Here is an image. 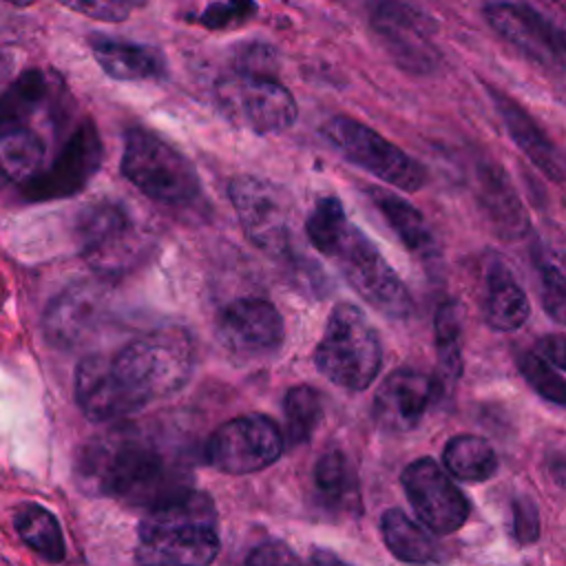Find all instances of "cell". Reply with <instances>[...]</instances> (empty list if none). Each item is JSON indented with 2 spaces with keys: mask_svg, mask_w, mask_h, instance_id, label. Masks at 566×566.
<instances>
[{
  "mask_svg": "<svg viewBox=\"0 0 566 566\" xmlns=\"http://www.w3.org/2000/svg\"><path fill=\"white\" fill-rule=\"evenodd\" d=\"M531 305L526 292L515 281L504 261L495 259L486 270L484 290V321L491 329L513 332L528 318Z\"/></svg>",
  "mask_w": 566,
  "mask_h": 566,
  "instance_id": "obj_23",
  "label": "cell"
},
{
  "mask_svg": "<svg viewBox=\"0 0 566 566\" xmlns=\"http://www.w3.org/2000/svg\"><path fill=\"white\" fill-rule=\"evenodd\" d=\"M53 97V82L40 69H29L18 75L0 93V124L27 126V122L40 113Z\"/></svg>",
  "mask_w": 566,
  "mask_h": 566,
  "instance_id": "obj_29",
  "label": "cell"
},
{
  "mask_svg": "<svg viewBox=\"0 0 566 566\" xmlns=\"http://www.w3.org/2000/svg\"><path fill=\"white\" fill-rule=\"evenodd\" d=\"M537 352L544 356L551 365L566 371V336L562 334H546L537 340Z\"/></svg>",
  "mask_w": 566,
  "mask_h": 566,
  "instance_id": "obj_40",
  "label": "cell"
},
{
  "mask_svg": "<svg viewBox=\"0 0 566 566\" xmlns=\"http://www.w3.org/2000/svg\"><path fill=\"white\" fill-rule=\"evenodd\" d=\"M2 2H7V4H13V7H20V9H27V7L35 4L38 0H2Z\"/></svg>",
  "mask_w": 566,
  "mask_h": 566,
  "instance_id": "obj_44",
  "label": "cell"
},
{
  "mask_svg": "<svg viewBox=\"0 0 566 566\" xmlns=\"http://www.w3.org/2000/svg\"><path fill=\"white\" fill-rule=\"evenodd\" d=\"M102 164V142L93 122H82L64 142L55 161L40 175H33L24 188L29 199L71 197L95 175Z\"/></svg>",
  "mask_w": 566,
  "mask_h": 566,
  "instance_id": "obj_17",
  "label": "cell"
},
{
  "mask_svg": "<svg viewBox=\"0 0 566 566\" xmlns=\"http://www.w3.org/2000/svg\"><path fill=\"white\" fill-rule=\"evenodd\" d=\"M219 111L228 122L256 135H272L296 122L294 95L272 75L232 69L214 86Z\"/></svg>",
  "mask_w": 566,
  "mask_h": 566,
  "instance_id": "obj_8",
  "label": "cell"
},
{
  "mask_svg": "<svg viewBox=\"0 0 566 566\" xmlns=\"http://www.w3.org/2000/svg\"><path fill=\"white\" fill-rule=\"evenodd\" d=\"M75 400L93 422H115L133 416L146 402L122 380L113 358L93 354L75 371Z\"/></svg>",
  "mask_w": 566,
  "mask_h": 566,
  "instance_id": "obj_18",
  "label": "cell"
},
{
  "mask_svg": "<svg viewBox=\"0 0 566 566\" xmlns=\"http://www.w3.org/2000/svg\"><path fill=\"white\" fill-rule=\"evenodd\" d=\"M442 464L460 480L486 482L497 471V455L484 438L475 433H460L449 438L444 444Z\"/></svg>",
  "mask_w": 566,
  "mask_h": 566,
  "instance_id": "obj_30",
  "label": "cell"
},
{
  "mask_svg": "<svg viewBox=\"0 0 566 566\" xmlns=\"http://www.w3.org/2000/svg\"><path fill=\"white\" fill-rule=\"evenodd\" d=\"M122 172L137 190L166 206L188 203L201 188L190 159L144 128L126 133Z\"/></svg>",
  "mask_w": 566,
  "mask_h": 566,
  "instance_id": "obj_7",
  "label": "cell"
},
{
  "mask_svg": "<svg viewBox=\"0 0 566 566\" xmlns=\"http://www.w3.org/2000/svg\"><path fill=\"white\" fill-rule=\"evenodd\" d=\"M433 334L438 354V367L433 378L442 396L451 394L458 378L462 376V312L458 303L447 301L436 310Z\"/></svg>",
  "mask_w": 566,
  "mask_h": 566,
  "instance_id": "obj_26",
  "label": "cell"
},
{
  "mask_svg": "<svg viewBox=\"0 0 566 566\" xmlns=\"http://www.w3.org/2000/svg\"><path fill=\"white\" fill-rule=\"evenodd\" d=\"M75 478L86 493L144 509L190 491L186 460L137 424L93 436L77 453Z\"/></svg>",
  "mask_w": 566,
  "mask_h": 566,
  "instance_id": "obj_1",
  "label": "cell"
},
{
  "mask_svg": "<svg viewBox=\"0 0 566 566\" xmlns=\"http://www.w3.org/2000/svg\"><path fill=\"white\" fill-rule=\"evenodd\" d=\"M440 398L433 376L400 367L391 371L374 396V420L389 433H407L420 424L429 405Z\"/></svg>",
  "mask_w": 566,
  "mask_h": 566,
  "instance_id": "obj_19",
  "label": "cell"
},
{
  "mask_svg": "<svg viewBox=\"0 0 566 566\" xmlns=\"http://www.w3.org/2000/svg\"><path fill=\"white\" fill-rule=\"evenodd\" d=\"M11 57L4 53V51H0V88L9 82V77H11Z\"/></svg>",
  "mask_w": 566,
  "mask_h": 566,
  "instance_id": "obj_42",
  "label": "cell"
},
{
  "mask_svg": "<svg viewBox=\"0 0 566 566\" xmlns=\"http://www.w3.org/2000/svg\"><path fill=\"white\" fill-rule=\"evenodd\" d=\"M369 27L391 62L411 75H431L442 55L433 42V20L402 0H371Z\"/></svg>",
  "mask_w": 566,
  "mask_h": 566,
  "instance_id": "obj_11",
  "label": "cell"
},
{
  "mask_svg": "<svg viewBox=\"0 0 566 566\" xmlns=\"http://www.w3.org/2000/svg\"><path fill=\"white\" fill-rule=\"evenodd\" d=\"M312 562H340V559L336 555H329V553H314Z\"/></svg>",
  "mask_w": 566,
  "mask_h": 566,
  "instance_id": "obj_43",
  "label": "cell"
},
{
  "mask_svg": "<svg viewBox=\"0 0 566 566\" xmlns=\"http://www.w3.org/2000/svg\"><path fill=\"white\" fill-rule=\"evenodd\" d=\"M108 296L104 287L77 283L57 294L44 312V336L57 349H77L91 343L108 323Z\"/></svg>",
  "mask_w": 566,
  "mask_h": 566,
  "instance_id": "obj_15",
  "label": "cell"
},
{
  "mask_svg": "<svg viewBox=\"0 0 566 566\" xmlns=\"http://www.w3.org/2000/svg\"><path fill=\"white\" fill-rule=\"evenodd\" d=\"M75 234L84 261L99 276H122L148 254V239L130 212L117 201L104 199L82 208Z\"/></svg>",
  "mask_w": 566,
  "mask_h": 566,
  "instance_id": "obj_6",
  "label": "cell"
},
{
  "mask_svg": "<svg viewBox=\"0 0 566 566\" xmlns=\"http://www.w3.org/2000/svg\"><path fill=\"white\" fill-rule=\"evenodd\" d=\"M323 135L347 161L398 190L416 192L427 181V170L411 155L354 117H329Z\"/></svg>",
  "mask_w": 566,
  "mask_h": 566,
  "instance_id": "obj_10",
  "label": "cell"
},
{
  "mask_svg": "<svg viewBox=\"0 0 566 566\" xmlns=\"http://www.w3.org/2000/svg\"><path fill=\"white\" fill-rule=\"evenodd\" d=\"M509 511H511V537L520 546H528L537 542L542 524H539V511L535 500L526 493H517L511 497Z\"/></svg>",
  "mask_w": 566,
  "mask_h": 566,
  "instance_id": "obj_36",
  "label": "cell"
},
{
  "mask_svg": "<svg viewBox=\"0 0 566 566\" xmlns=\"http://www.w3.org/2000/svg\"><path fill=\"white\" fill-rule=\"evenodd\" d=\"M88 46L102 71L119 82L161 80L166 75V57L157 46L139 44L104 33H91Z\"/></svg>",
  "mask_w": 566,
  "mask_h": 566,
  "instance_id": "obj_22",
  "label": "cell"
},
{
  "mask_svg": "<svg viewBox=\"0 0 566 566\" xmlns=\"http://www.w3.org/2000/svg\"><path fill=\"white\" fill-rule=\"evenodd\" d=\"M298 562V557L281 542H270L259 548H254L248 557V564H292Z\"/></svg>",
  "mask_w": 566,
  "mask_h": 566,
  "instance_id": "obj_39",
  "label": "cell"
},
{
  "mask_svg": "<svg viewBox=\"0 0 566 566\" xmlns=\"http://www.w3.org/2000/svg\"><path fill=\"white\" fill-rule=\"evenodd\" d=\"M230 201L245 237L270 256L290 252V214L283 190L263 177L241 175L230 181Z\"/></svg>",
  "mask_w": 566,
  "mask_h": 566,
  "instance_id": "obj_13",
  "label": "cell"
},
{
  "mask_svg": "<svg viewBox=\"0 0 566 566\" xmlns=\"http://www.w3.org/2000/svg\"><path fill=\"white\" fill-rule=\"evenodd\" d=\"M369 197H371L374 206L378 208V212L382 214V219L391 226L396 237L402 241V245L411 254L420 256L422 261H431L438 256L436 239L416 206H411L407 199H402L398 195H391V192L378 190V188H371Z\"/></svg>",
  "mask_w": 566,
  "mask_h": 566,
  "instance_id": "obj_24",
  "label": "cell"
},
{
  "mask_svg": "<svg viewBox=\"0 0 566 566\" xmlns=\"http://www.w3.org/2000/svg\"><path fill=\"white\" fill-rule=\"evenodd\" d=\"M276 64V51L265 42H248L237 49L234 69L245 73L270 75Z\"/></svg>",
  "mask_w": 566,
  "mask_h": 566,
  "instance_id": "obj_38",
  "label": "cell"
},
{
  "mask_svg": "<svg viewBox=\"0 0 566 566\" xmlns=\"http://www.w3.org/2000/svg\"><path fill=\"white\" fill-rule=\"evenodd\" d=\"M537 279H539V298L544 312L555 321L566 325V274L551 263L548 259L535 254Z\"/></svg>",
  "mask_w": 566,
  "mask_h": 566,
  "instance_id": "obj_34",
  "label": "cell"
},
{
  "mask_svg": "<svg viewBox=\"0 0 566 566\" xmlns=\"http://www.w3.org/2000/svg\"><path fill=\"white\" fill-rule=\"evenodd\" d=\"M192 340L184 329L166 327L142 336L113 356L122 380L148 405L177 391L192 371Z\"/></svg>",
  "mask_w": 566,
  "mask_h": 566,
  "instance_id": "obj_5",
  "label": "cell"
},
{
  "mask_svg": "<svg viewBox=\"0 0 566 566\" xmlns=\"http://www.w3.org/2000/svg\"><path fill=\"white\" fill-rule=\"evenodd\" d=\"M544 471L548 473V478L557 486L566 489V453H551V455H546Z\"/></svg>",
  "mask_w": 566,
  "mask_h": 566,
  "instance_id": "obj_41",
  "label": "cell"
},
{
  "mask_svg": "<svg viewBox=\"0 0 566 566\" xmlns=\"http://www.w3.org/2000/svg\"><path fill=\"white\" fill-rule=\"evenodd\" d=\"M42 157V139L29 126L0 124V188L31 179Z\"/></svg>",
  "mask_w": 566,
  "mask_h": 566,
  "instance_id": "obj_27",
  "label": "cell"
},
{
  "mask_svg": "<svg viewBox=\"0 0 566 566\" xmlns=\"http://www.w3.org/2000/svg\"><path fill=\"white\" fill-rule=\"evenodd\" d=\"M517 369L535 394L553 405L566 407V378H562L544 356L524 352L517 356Z\"/></svg>",
  "mask_w": 566,
  "mask_h": 566,
  "instance_id": "obj_33",
  "label": "cell"
},
{
  "mask_svg": "<svg viewBox=\"0 0 566 566\" xmlns=\"http://www.w3.org/2000/svg\"><path fill=\"white\" fill-rule=\"evenodd\" d=\"M475 199L491 230L504 241H517L528 234L531 221L515 192L509 172L495 161H478L473 172Z\"/></svg>",
  "mask_w": 566,
  "mask_h": 566,
  "instance_id": "obj_20",
  "label": "cell"
},
{
  "mask_svg": "<svg viewBox=\"0 0 566 566\" xmlns=\"http://www.w3.org/2000/svg\"><path fill=\"white\" fill-rule=\"evenodd\" d=\"M75 13L99 22H124L133 11V0H57Z\"/></svg>",
  "mask_w": 566,
  "mask_h": 566,
  "instance_id": "obj_37",
  "label": "cell"
},
{
  "mask_svg": "<svg viewBox=\"0 0 566 566\" xmlns=\"http://www.w3.org/2000/svg\"><path fill=\"white\" fill-rule=\"evenodd\" d=\"M380 535L389 553L407 564L440 562V546L429 528L413 522L405 511L389 509L380 517Z\"/></svg>",
  "mask_w": 566,
  "mask_h": 566,
  "instance_id": "obj_25",
  "label": "cell"
},
{
  "mask_svg": "<svg viewBox=\"0 0 566 566\" xmlns=\"http://www.w3.org/2000/svg\"><path fill=\"white\" fill-rule=\"evenodd\" d=\"M314 489L329 511L358 509V480L352 462L340 449L323 453L314 467Z\"/></svg>",
  "mask_w": 566,
  "mask_h": 566,
  "instance_id": "obj_28",
  "label": "cell"
},
{
  "mask_svg": "<svg viewBox=\"0 0 566 566\" xmlns=\"http://www.w3.org/2000/svg\"><path fill=\"white\" fill-rule=\"evenodd\" d=\"M314 363L327 380L343 389L363 391L374 382L382 365V345L358 305L338 303L329 312Z\"/></svg>",
  "mask_w": 566,
  "mask_h": 566,
  "instance_id": "obj_4",
  "label": "cell"
},
{
  "mask_svg": "<svg viewBox=\"0 0 566 566\" xmlns=\"http://www.w3.org/2000/svg\"><path fill=\"white\" fill-rule=\"evenodd\" d=\"M221 345L241 358L274 354L285 336L279 310L265 298H239L226 305L217 318Z\"/></svg>",
  "mask_w": 566,
  "mask_h": 566,
  "instance_id": "obj_16",
  "label": "cell"
},
{
  "mask_svg": "<svg viewBox=\"0 0 566 566\" xmlns=\"http://www.w3.org/2000/svg\"><path fill=\"white\" fill-rule=\"evenodd\" d=\"M285 447L279 424L263 413H245L221 424L206 442V462L230 475L261 471L274 464Z\"/></svg>",
  "mask_w": 566,
  "mask_h": 566,
  "instance_id": "obj_12",
  "label": "cell"
},
{
  "mask_svg": "<svg viewBox=\"0 0 566 566\" xmlns=\"http://www.w3.org/2000/svg\"><path fill=\"white\" fill-rule=\"evenodd\" d=\"M486 93L504 122L506 133L515 142V146L526 155V159L544 172L553 181H564L566 179V157L559 153V148L551 142V137L542 130V126L533 119V115L511 95L504 91L489 86Z\"/></svg>",
  "mask_w": 566,
  "mask_h": 566,
  "instance_id": "obj_21",
  "label": "cell"
},
{
  "mask_svg": "<svg viewBox=\"0 0 566 566\" xmlns=\"http://www.w3.org/2000/svg\"><path fill=\"white\" fill-rule=\"evenodd\" d=\"M312 245L332 259L354 292L389 318H407L413 312L409 290L387 263L376 243L354 226L340 199L323 197L305 221Z\"/></svg>",
  "mask_w": 566,
  "mask_h": 566,
  "instance_id": "obj_2",
  "label": "cell"
},
{
  "mask_svg": "<svg viewBox=\"0 0 566 566\" xmlns=\"http://www.w3.org/2000/svg\"><path fill=\"white\" fill-rule=\"evenodd\" d=\"M256 13H259V7L254 0H219V2H210L192 20L206 29L226 31V29H237L248 24Z\"/></svg>",
  "mask_w": 566,
  "mask_h": 566,
  "instance_id": "obj_35",
  "label": "cell"
},
{
  "mask_svg": "<svg viewBox=\"0 0 566 566\" xmlns=\"http://www.w3.org/2000/svg\"><path fill=\"white\" fill-rule=\"evenodd\" d=\"M402 491L416 513V517L438 535L458 531L469 513V500L449 478V473L429 455L416 458L402 469Z\"/></svg>",
  "mask_w": 566,
  "mask_h": 566,
  "instance_id": "obj_14",
  "label": "cell"
},
{
  "mask_svg": "<svg viewBox=\"0 0 566 566\" xmlns=\"http://www.w3.org/2000/svg\"><path fill=\"white\" fill-rule=\"evenodd\" d=\"M283 413H285L287 442L303 444L314 436L323 418V398L314 387L296 385L285 394Z\"/></svg>",
  "mask_w": 566,
  "mask_h": 566,
  "instance_id": "obj_32",
  "label": "cell"
},
{
  "mask_svg": "<svg viewBox=\"0 0 566 566\" xmlns=\"http://www.w3.org/2000/svg\"><path fill=\"white\" fill-rule=\"evenodd\" d=\"M217 511L199 491H186L146 509L137 559L146 564H210L219 553Z\"/></svg>",
  "mask_w": 566,
  "mask_h": 566,
  "instance_id": "obj_3",
  "label": "cell"
},
{
  "mask_svg": "<svg viewBox=\"0 0 566 566\" xmlns=\"http://www.w3.org/2000/svg\"><path fill=\"white\" fill-rule=\"evenodd\" d=\"M482 15L528 62L566 80V22L517 0H489Z\"/></svg>",
  "mask_w": 566,
  "mask_h": 566,
  "instance_id": "obj_9",
  "label": "cell"
},
{
  "mask_svg": "<svg viewBox=\"0 0 566 566\" xmlns=\"http://www.w3.org/2000/svg\"><path fill=\"white\" fill-rule=\"evenodd\" d=\"M13 526H15L18 535L22 537V542L31 551H35L40 557H44L49 562L64 559L66 548H64L62 528L49 509L27 502V504L18 506V511L13 513Z\"/></svg>",
  "mask_w": 566,
  "mask_h": 566,
  "instance_id": "obj_31",
  "label": "cell"
}]
</instances>
